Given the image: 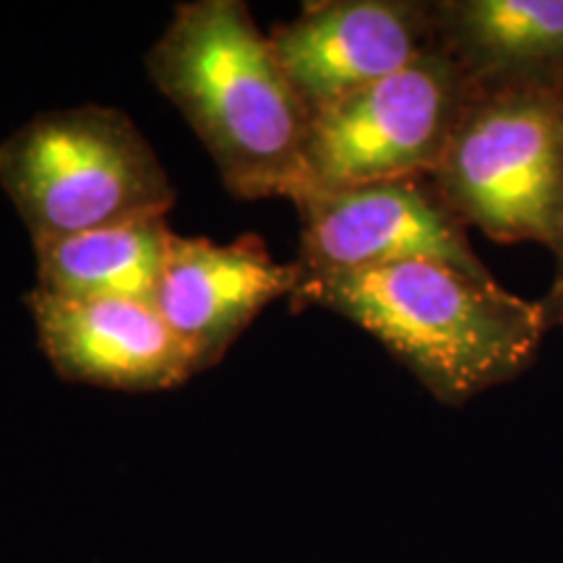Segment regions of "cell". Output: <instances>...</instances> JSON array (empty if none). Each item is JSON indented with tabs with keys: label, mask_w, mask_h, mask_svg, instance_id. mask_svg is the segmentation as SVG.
<instances>
[{
	"label": "cell",
	"mask_w": 563,
	"mask_h": 563,
	"mask_svg": "<svg viewBox=\"0 0 563 563\" xmlns=\"http://www.w3.org/2000/svg\"><path fill=\"white\" fill-rule=\"evenodd\" d=\"M435 191L464 224L498 243L563 238V95L473 91L449 141Z\"/></svg>",
	"instance_id": "277c9868"
},
{
	"label": "cell",
	"mask_w": 563,
	"mask_h": 563,
	"mask_svg": "<svg viewBox=\"0 0 563 563\" xmlns=\"http://www.w3.org/2000/svg\"><path fill=\"white\" fill-rule=\"evenodd\" d=\"M173 230L165 220L34 241L37 290L60 298L154 302Z\"/></svg>",
	"instance_id": "8fae6325"
},
{
	"label": "cell",
	"mask_w": 563,
	"mask_h": 563,
	"mask_svg": "<svg viewBox=\"0 0 563 563\" xmlns=\"http://www.w3.org/2000/svg\"><path fill=\"white\" fill-rule=\"evenodd\" d=\"M40 350L63 382L112 391H167L199 373L194 352L154 302L24 295Z\"/></svg>",
	"instance_id": "ba28073f"
},
{
	"label": "cell",
	"mask_w": 563,
	"mask_h": 563,
	"mask_svg": "<svg viewBox=\"0 0 563 563\" xmlns=\"http://www.w3.org/2000/svg\"><path fill=\"white\" fill-rule=\"evenodd\" d=\"M292 300L361 327L449 407L514 382L551 329L543 302L509 292L493 274L477 277L435 262L300 269Z\"/></svg>",
	"instance_id": "7a4b0ae2"
},
{
	"label": "cell",
	"mask_w": 563,
	"mask_h": 563,
	"mask_svg": "<svg viewBox=\"0 0 563 563\" xmlns=\"http://www.w3.org/2000/svg\"><path fill=\"white\" fill-rule=\"evenodd\" d=\"M555 258H559V269H555V279L551 285V292H548V298L543 300V306L551 327L563 329V238L559 249H555Z\"/></svg>",
	"instance_id": "7c38bea8"
},
{
	"label": "cell",
	"mask_w": 563,
	"mask_h": 563,
	"mask_svg": "<svg viewBox=\"0 0 563 563\" xmlns=\"http://www.w3.org/2000/svg\"><path fill=\"white\" fill-rule=\"evenodd\" d=\"M435 47L473 91H561L563 0H439Z\"/></svg>",
	"instance_id": "30bf717a"
},
{
	"label": "cell",
	"mask_w": 563,
	"mask_h": 563,
	"mask_svg": "<svg viewBox=\"0 0 563 563\" xmlns=\"http://www.w3.org/2000/svg\"><path fill=\"white\" fill-rule=\"evenodd\" d=\"M154 87L186 118L235 199L308 194L311 110L241 0H191L146 53Z\"/></svg>",
	"instance_id": "6da1fadb"
},
{
	"label": "cell",
	"mask_w": 563,
	"mask_h": 563,
	"mask_svg": "<svg viewBox=\"0 0 563 563\" xmlns=\"http://www.w3.org/2000/svg\"><path fill=\"white\" fill-rule=\"evenodd\" d=\"M470 97L473 89L456 63L433 47L397 74L316 112L306 152L308 194L431 178Z\"/></svg>",
	"instance_id": "5b68a950"
},
{
	"label": "cell",
	"mask_w": 563,
	"mask_h": 563,
	"mask_svg": "<svg viewBox=\"0 0 563 563\" xmlns=\"http://www.w3.org/2000/svg\"><path fill=\"white\" fill-rule=\"evenodd\" d=\"M0 186L32 243L118 224L165 220L175 188L123 110H47L0 141Z\"/></svg>",
	"instance_id": "3957f363"
},
{
	"label": "cell",
	"mask_w": 563,
	"mask_h": 563,
	"mask_svg": "<svg viewBox=\"0 0 563 563\" xmlns=\"http://www.w3.org/2000/svg\"><path fill=\"white\" fill-rule=\"evenodd\" d=\"M302 272H355L435 262L490 277L431 178H402L311 191L300 203Z\"/></svg>",
	"instance_id": "8992f818"
},
{
	"label": "cell",
	"mask_w": 563,
	"mask_h": 563,
	"mask_svg": "<svg viewBox=\"0 0 563 563\" xmlns=\"http://www.w3.org/2000/svg\"><path fill=\"white\" fill-rule=\"evenodd\" d=\"M269 40L313 118L433 51V11L418 0H321Z\"/></svg>",
	"instance_id": "52a82bcc"
},
{
	"label": "cell",
	"mask_w": 563,
	"mask_h": 563,
	"mask_svg": "<svg viewBox=\"0 0 563 563\" xmlns=\"http://www.w3.org/2000/svg\"><path fill=\"white\" fill-rule=\"evenodd\" d=\"M298 285V262H277L262 238L214 243L173 232L154 308L203 371L220 363L274 300H292Z\"/></svg>",
	"instance_id": "9c48e42d"
}]
</instances>
